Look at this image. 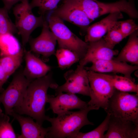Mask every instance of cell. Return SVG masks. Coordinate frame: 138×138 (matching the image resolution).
<instances>
[{"instance_id":"6da1fadb","label":"cell","mask_w":138,"mask_h":138,"mask_svg":"<svg viewBox=\"0 0 138 138\" xmlns=\"http://www.w3.org/2000/svg\"><path fill=\"white\" fill-rule=\"evenodd\" d=\"M58 85L49 72L44 76L30 82L20 104L13 111L21 115H26L42 125L48 116L45 115V106L47 102L48 90L54 89Z\"/></svg>"},{"instance_id":"7a4b0ae2","label":"cell","mask_w":138,"mask_h":138,"mask_svg":"<svg viewBox=\"0 0 138 138\" xmlns=\"http://www.w3.org/2000/svg\"><path fill=\"white\" fill-rule=\"evenodd\" d=\"M96 110L94 107H87L76 111H65L57 114L56 117L47 116L46 120L51 126L46 138H72L84 126L94 125L87 118V114L91 110Z\"/></svg>"},{"instance_id":"3957f363","label":"cell","mask_w":138,"mask_h":138,"mask_svg":"<svg viewBox=\"0 0 138 138\" xmlns=\"http://www.w3.org/2000/svg\"><path fill=\"white\" fill-rule=\"evenodd\" d=\"M48 22L50 30L55 36L59 48L70 50L82 59L87 51L88 43L83 41L73 33L63 20L52 13Z\"/></svg>"},{"instance_id":"277c9868","label":"cell","mask_w":138,"mask_h":138,"mask_svg":"<svg viewBox=\"0 0 138 138\" xmlns=\"http://www.w3.org/2000/svg\"><path fill=\"white\" fill-rule=\"evenodd\" d=\"M105 111L110 115L138 124V94L116 90L109 99Z\"/></svg>"},{"instance_id":"5b68a950","label":"cell","mask_w":138,"mask_h":138,"mask_svg":"<svg viewBox=\"0 0 138 138\" xmlns=\"http://www.w3.org/2000/svg\"><path fill=\"white\" fill-rule=\"evenodd\" d=\"M28 0H24L13 8L15 24L18 33L21 38L23 46L28 42L30 35L36 28L42 26L45 20L44 16H35L32 12Z\"/></svg>"},{"instance_id":"8992f818","label":"cell","mask_w":138,"mask_h":138,"mask_svg":"<svg viewBox=\"0 0 138 138\" xmlns=\"http://www.w3.org/2000/svg\"><path fill=\"white\" fill-rule=\"evenodd\" d=\"M87 74L90 98L88 105L97 110L101 108L105 111L109 99L116 90L105 74L91 71H87Z\"/></svg>"},{"instance_id":"52a82bcc","label":"cell","mask_w":138,"mask_h":138,"mask_svg":"<svg viewBox=\"0 0 138 138\" xmlns=\"http://www.w3.org/2000/svg\"><path fill=\"white\" fill-rule=\"evenodd\" d=\"M31 81L25 76L22 69L14 75L7 88L0 94V102L4 106L5 114L10 115L20 104Z\"/></svg>"},{"instance_id":"ba28073f","label":"cell","mask_w":138,"mask_h":138,"mask_svg":"<svg viewBox=\"0 0 138 138\" xmlns=\"http://www.w3.org/2000/svg\"><path fill=\"white\" fill-rule=\"evenodd\" d=\"M66 82L54 89L55 94L65 92L90 96V87L85 67L78 65L75 70H70L64 74Z\"/></svg>"},{"instance_id":"9c48e42d","label":"cell","mask_w":138,"mask_h":138,"mask_svg":"<svg viewBox=\"0 0 138 138\" xmlns=\"http://www.w3.org/2000/svg\"><path fill=\"white\" fill-rule=\"evenodd\" d=\"M116 12L124 13L130 18L135 19L138 17V12L134 0H120L110 3L94 0L88 17L93 21L101 16Z\"/></svg>"},{"instance_id":"30bf717a","label":"cell","mask_w":138,"mask_h":138,"mask_svg":"<svg viewBox=\"0 0 138 138\" xmlns=\"http://www.w3.org/2000/svg\"><path fill=\"white\" fill-rule=\"evenodd\" d=\"M53 11L55 15L63 20L79 27L82 34H85L90 24L93 21L81 8L64 1Z\"/></svg>"},{"instance_id":"8fae6325","label":"cell","mask_w":138,"mask_h":138,"mask_svg":"<svg viewBox=\"0 0 138 138\" xmlns=\"http://www.w3.org/2000/svg\"><path fill=\"white\" fill-rule=\"evenodd\" d=\"M42 27L40 35L35 38L30 37L28 42L32 51L47 58L55 55L57 41L45 19Z\"/></svg>"},{"instance_id":"7c38bea8","label":"cell","mask_w":138,"mask_h":138,"mask_svg":"<svg viewBox=\"0 0 138 138\" xmlns=\"http://www.w3.org/2000/svg\"><path fill=\"white\" fill-rule=\"evenodd\" d=\"M47 102L50 104L48 110L51 109L57 114L71 110L84 109L89 106L88 102L81 100L75 94L67 93L60 92L55 96L48 95Z\"/></svg>"},{"instance_id":"4fadbf2b","label":"cell","mask_w":138,"mask_h":138,"mask_svg":"<svg viewBox=\"0 0 138 138\" xmlns=\"http://www.w3.org/2000/svg\"><path fill=\"white\" fill-rule=\"evenodd\" d=\"M138 124L110 115L104 138H137Z\"/></svg>"},{"instance_id":"5bb4252c","label":"cell","mask_w":138,"mask_h":138,"mask_svg":"<svg viewBox=\"0 0 138 138\" xmlns=\"http://www.w3.org/2000/svg\"><path fill=\"white\" fill-rule=\"evenodd\" d=\"M90 67H85L87 71L100 73H112L121 74L132 79L131 74L138 69V65H131L127 63L117 61L113 59L97 61L92 63Z\"/></svg>"},{"instance_id":"9a60e30c","label":"cell","mask_w":138,"mask_h":138,"mask_svg":"<svg viewBox=\"0 0 138 138\" xmlns=\"http://www.w3.org/2000/svg\"><path fill=\"white\" fill-rule=\"evenodd\" d=\"M84 57L79 61V65L83 66L87 64L100 60L113 59L119 51L109 47L103 38L97 41L90 42Z\"/></svg>"},{"instance_id":"2e32d148","label":"cell","mask_w":138,"mask_h":138,"mask_svg":"<svg viewBox=\"0 0 138 138\" xmlns=\"http://www.w3.org/2000/svg\"><path fill=\"white\" fill-rule=\"evenodd\" d=\"M123 17L121 12H114L109 14L99 21L90 25L85 34V41L89 43L99 40L119 20Z\"/></svg>"},{"instance_id":"e0dca14e","label":"cell","mask_w":138,"mask_h":138,"mask_svg":"<svg viewBox=\"0 0 138 138\" xmlns=\"http://www.w3.org/2000/svg\"><path fill=\"white\" fill-rule=\"evenodd\" d=\"M10 115L18 121L20 126L21 134L17 135L18 138H46L50 127L44 128L35 122L32 118L24 117L14 111Z\"/></svg>"},{"instance_id":"ac0fdd59","label":"cell","mask_w":138,"mask_h":138,"mask_svg":"<svg viewBox=\"0 0 138 138\" xmlns=\"http://www.w3.org/2000/svg\"><path fill=\"white\" fill-rule=\"evenodd\" d=\"M24 56L25 66L23 72L29 80L32 81L42 77L50 71L51 67L31 51L24 49Z\"/></svg>"},{"instance_id":"d6986e66","label":"cell","mask_w":138,"mask_h":138,"mask_svg":"<svg viewBox=\"0 0 138 138\" xmlns=\"http://www.w3.org/2000/svg\"><path fill=\"white\" fill-rule=\"evenodd\" d=\"M128 40L117 57L113 59L134 65H138V30L129 36Z\"/></svg>"},{"instance_id":"ffe728a7","label":"cell","mask_w":138,"mask_h":138,"mask_svg":"<svg viewBox=\"0 0 138 138\" xmlns=\"http://www.w3.org/2000/svg\"><path fill=\"white\" fill-rule=\"evenodd\" d=\"M105 74L116 90L124 92L138 93V85L135 83L134 79L124 76Z\"/></svg>"},{"instance_id":"44dd1931","label":"cell","mask_w":138,"mask_h":138,"mask_svg":"<svg viewBox=\"0 0 138 138\" xmlns=\"http://www.w3.org/2000/svg\"><path fill=\"white\" fill-rule=\"evenodd\" d=\"M24 55V49H21L16 53L5 55L0 58V63L9 77L21 65Z\"/></svg>"},{"instance_id":"7402d4cb","label":"cell","mask_w":138,"mask_h":138,"mask_svg":"<svg viewBox=\"0 0 138 138\" xmlns=\"http://www.w3.org/2000/svg\"><path fill=\"white\" fill-rule=\"evenodd\" d=\"M20 49L19 44L16 38L11 33L0 34V51L3 56L16 53Z\"/></svg>"},{"instance_id":"603a6c76","label":"cell","mask_w":138,"mask_h":138,"mask_svg":"<svg viewBox=\"0 0 138 138\" xmlns=\"http://www.w3.org/2000/svg\"><path fill=\"white\" fill-rule=\"evenodd\" d=\"M55 55L57 59L59 67L62 69L68 68L80 60L76 54L67 49L59 48L55 51Z\"/></svg>"},{"instance_id":"cb8c5ba5","label":"cell","mask_w":138,"mask_h":138,"mask_svg":"<svg viewBox=\"0 0 138 138\" xmlns=\"http://www.w3.org/2000/svg\"><path fill=\"white\" fill-rule=\"evenodd\" d=\"M110 114L107 113L103 121L97 127L87 133L79 132L72 138H104V133L107 131Z\"/></svg>"},{"instance_id":"d4e9b609","label":"cell","mask_w":138,"mask_h":138,"mask_svg":"<svg viewBox=\"0 0 138 138\" xmlns=\"http://www.w3.org/2000/svg\"><path fill=\"white\" fill-rule=\"evenodd\" d=\"M8 11L4 7L0 8V34L18 33L15 24L9 16Z\"/></svg>"},{"instance_id":"484cf974","label":"cell","mask_w":138,"mask_h":138,"mask_svg":"<svg viewBox=\"0 0 138 138\" xmlns=\"http://www.w3.org/2000/svg\"><path fill=\"white\" fill-rule=\"evenodd\" d=\"M118 22L109 30L103 38L107 45L113 49L116 45L125 38L119 29Z\"/></svg>"},{"instance_id":"4316f807","label":"cell","mask_w":138,"mask_h":138,"mask_svg":"<svg viewBox=\"0 0 138 138\" xmlns=\"http://www.w3.org/2000/svg\"><path fill=\"white\" fill-rule=\"evenodd\" d=\"M9 120L8 115L0 113V138H17Z\"/></svg>"},{"instance_id":"83f0119b","label":"cell","mask_w":138,"mask_h":138,"mask_svg":"<svg viewBox=\"0 0 138 138\" xmlns=\"http://www.w3.org/2000/svg\"><path fill=\"white\" fill-rule=\"evenodd\" d=\"M61 0H32L30 4L32 8L38 7L39 14L44 16L47 12L56 9L57 7L58 4Z\"/></svg>"},{"instance_id":"f1b7e54d","label":"cell","mask_w":138,"mask_h":138,"mask_svg":"<svg viewBox=\"0 0 138 138\" xmlns=\"http://www.w3.org/2000/svg\"><path fill=\"white\" fill-rule=\"evenodd\" d=\"M118 24L120 31L125 38L138 30V26L133 19L118 21Z\"/></svg>"},{"instance_id":"f546056e","label":"cell","mask_w":138,"mask_h":138,"mask_svg":"<svg viewBox=\"0 0 138 138\" xmlns=\"http://www.w3.org/2000/svg\"><path fill=\"white\" fill-rule=\"evenodd\" d=\"M8 78L0 63V94L4 90L3 86Z\"/></svg>"},{"instance_id":"4dcf8cb0","label":"cell","mask_w":138,"mask_h":138,"mask_svg":"<svg viewBox=\"0 0 138 138\" xmlns=\"http://www.w3.org/2000/svg\"><path fill=\"white\" fill-rule=\"evenodd\" d=\"M4 4V7L9 11L12 6L17 2L24 0H2Z\"/></svg>"},{"instance_id":"1f68e13d","label":"cell","mask_w":138,"mask_h":138,"mask_svg":"<svg viewBox=\"0 0 138 138\" xmlns=\"http://www.w3.org/2000/svg\"><path fill=\"white\" fill-rule=\"evenodd\" d=\"M2 110L0 107V113L2 112Z\"/></svg>"},{"instance_id":"d6a6232c","label":"cell","mask_w":138,"mask_h":138,"mask_svg":"<svg viewBox=\"0 0 138 138\" xmlns=\"http://www.w3.org/2000/svg\"><path fill=\"white\" fill-rule=\"evenodd\" d=\"M1 102H0V103Z\"/></svg>"}]
</instances>
